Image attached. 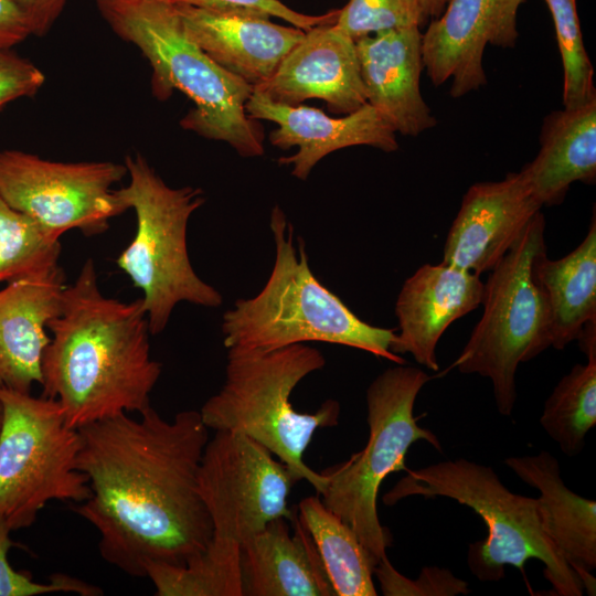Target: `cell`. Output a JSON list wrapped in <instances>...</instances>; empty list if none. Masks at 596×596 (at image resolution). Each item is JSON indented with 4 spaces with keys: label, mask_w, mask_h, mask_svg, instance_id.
Instances as JSON below:
<instances>
[{
    "label": "cell",
    "mask_w": 596,
    "mask_h": 596,
    "mask_svg": "<svg viewBox=\"0 0 596 596\" xmlns=\"http://www.w3.org/2000/svg\"><path fill=\"white\" fill-rule=\"evenodd\" d=\"M138 414L78 428L77 469L91 496L73 511L96 529L108 564L146 577L151 564H187L212 539L198 483L209 428L198 411L171 421L151 405Z\"/></svg>",
    "instance_id": "1"
},
{
    "label": "cell",
    "mask_w": 596,
    "mask_h": 596,
    "mask_svg": "<svg viewBox=\"0 0 596 596\" xmlns=\"http://www.w3.org/2000/svg\"><path fill=\"white\" fill-rule=\"evenodd\" d=\"M47 330L42 396L61 404L68 426L78 429L150 406L162 366L150 354L142 299L124 302L105 296L92 258L66 285L62 309Z\"/></svg>",
    "instance_id": "2"
},
{
    "label": "cell",
    "mask_w": 596,
    "mask_h": 596,
    "mask_svg": "<svg viewBox=\"0 0 596 596\" xmlns=\"http://www.w3.org/2000/svg\"><path fill=\"white\" fill-rule=\"evenodd\" d=\"M113 32L134 44L152 70L151 91L159 100L174 91L194 107L181 119L183 129L227 142L242 157L264 155V132L248 117L254 87L213 61L185 32L168 0H95Z\"/></svg>",
    "instance_id": "3"
},
{
    "label": "cell",
    "mask_w": 596,
    "mask_h": 596,
    "mask_svg": "<svg viewBox=\"0 0 596 596\" xmlns=\"http://www.w3.org/2000/svg\"><path fill=\"white\" fill-rule=\"evenodd\" d=\"M275 262L262 290L241 298L223 313L222 334L228 349L267 352L291 344L324 342L347 345L376 358L405 364L391 351L394 329L372 326L312 274L305 241L297 236L284 212L275 206L270 215Z\"/></svg>",
    "instance_id": "4"
},
{
    "label": "cell",
    "mask_w": 596,
    "mask_h": 596,
    "mask_svg": "<svg viewBox=\"0 0 596 596\" xmlns=\"http://www.w3.org/2000/svg\"><path fill=\"white\" fill-rule=\"evenodd\" d=\"M326 364L322 353L306 343L267 352L227 350L221 390L202 406L207 428L244 434L286 465L296 482L308 481L321 493L327 479L304 461L318 428L338 425L340 404L324 401L315 413H300L290 402L295 387Z\"/></svg>",
    "instance_id": "5"
},
{
    "label": "cell",
    "mask_w": 596,
    "mask_h": 596,
    "mask_svg": "<svg viewBox=\"0 0 596 596\" xmlns=\"http://www.w3.org/2000/svg\"><path fill=\"white\" fill-rule=\"evenodd\" d=\"M406 471L383 497L386 505L411 496L445 497L481 517L488 534L471 543L467 553L468 567L479 581L498 582L507 565L523 571L528 560L536 558L557 595H583L581 578L545 529L538 498L511 492L491 467L465 458Z\"/></svg>",
    "instance_id": "6"
},
{
    "label": "cell",
    "mask_w": 596,
    "mask_h": 596,
    "mask_svg": "<svg viewBox=\"0 0 596 596\" xmlns=\"http://www.w3.org/2000/svg\"><path fill=\"white\" fill-rule=\"evenodd\" d=\"M129 182L116 194L136 215L131 242L116 258L118 268L142 292L150 333H161L179 302L217 308L221 292L192 267L187 230L191 215L205 201L199 188L169 187L140 153L125 162Z\"/></svg>",
    "instance_id": "7"
},
{
    "label": "cell",
    "mask_w": 596,
    "mask_h": 596,
    "mask_svg": "<svg viewBox=\"0 0 596 596\" xmlns=\"http://www.w3.org/2000/svg\"><path fill=\"white\" fill-rule=\"evenodd\" d=\"M429 380L422 369L405 364L379 374L366 390L365 447L321 471L327 479L320 493L322 503L353 530L375 564L387 556L392 545V535L377 515L382 481L392 472L407 470L406 454L419 440L443 453L437 436L421 427L414 416L417 395Z\"/></svg>",
    "instance_id": "8"
},
{
    "label": "cell",
    "mask_w": 596,
    "mask_h": 596,
    "mask_svg": "<svg viewBox=\"0 0 596 596\" xmlns=\"http://www.w3.org/2000/svg\"><path fill=\"white\" fill-rule=\"evenodd\" d=\"M545 219L538 212L483 283V312L453 363L464 374L490 380L498 412L510 416L515 374L552 344L544 294L533 277L535 257L546 249Z\"/></svg>",
    "instance_id": "9"
},
{
    "label": "cell",
    "mask_w": 596,
    "mask_h": 596,
    "mask_svg": "<svg viewBox=\"0 0 596 596\" xmlns=\"http://www.w3.org/2000/svg\"><path fill=\"white\" fill-rule=\"evenodd\" d=\"M0 403V518L17 531L52 500H87L88 479L77 469L79 432L67 425L61 404L3 386Z\"/></svg>",
    "instance_id": "10"
},
{
    "label": "cell",
    "mask_w": 596,
    "mask_h": 596,
    "mask_svg": "<svg viewBox=\"0 0 596 596\" xmlns=\"http://www.w3.org/2000/svg\"><path fill=\"white\" fill-rule=\"evenodd\" d=\"M126 175L124 163L0 151V196L57 238L71 230L85 236L107 231L109 221L127 210L114 189Z\"/></svg>",
    "instance_id": "11"
},
{
    "label": "cell",
    "mask_w": 596,
    "mask_h": 596,
    "mask_svg": "<svg viewBox=\"0 0 596 596\" xmlns=\"http://www.w3.org/2000/svg\"><path fill=\"white\" fill-rule=\"evenodd\" d=\"M198 483L212 538L242 545L270 521L294 519L288 497L296 480L285 464L244 434L215 430L204 448Z\"/></svg>",
    "instance_id": "12"
},
{
    "label": "cell",
    "mask_w": 596,
    "mask_h": 596,
    "mask_svg": "<svg viewBox=\"0 0 596 596\" xmlns=\"http://www.w3.org/2000/svg\"><path fill=\"white\" fill-rule=\"evenodd\" d=\"M524 0H449L422 33V61L435 86L451 79L454 98L487 84L482 57L488 44L514 47L517 14Z\"/></svg>",
    "instance_id": "13"
},
{
    "label": "cell",
    "mask_w": 596,
    "mask_h": 596,
    "mask_svg": "<svg viewBox=\"0 0 596 596\" xmlns=\"http://www.w3.org/2000/svg\"><path fill=\"white\" fill-rule=\"evenodd\" d=\"M541 207L520 172L472 184L450 225L441 262L479 276L490 272Z\"/></svg>",
    "instance_id": "14"
},
{
    "label": "cell",
    "mask_w": 596,
    "mask_h": 596,
    "mask_svg": "<svg viewBox=\"0 0 596 596\" xmlns=\"http://www.w3.org/2000/svg\"><path fill=\"white\" fill-rule=\"evenodd\" d=\"M254 89L291 106L319 98L334 114L348 115L366 104L355 42L334 22L305 31L274 74Z\"/></svg>",
    "instance_id": "15"
},
{
    "label": "cell",
    "mask_w": 596,
    "mask_h": 596,
    "mask_svg": "<svg viewBox=\"0 0 596 596\" xmlns=\"http://www.w3.org/2000/svg\"><path fill=\"white\" fill-rule=\"evenodd\" d=\"M249 118L265 119L278 127L269 134V142L283 150L298 147L290 157L278 159L291 166V174L306 180L313 167L329 153L352 146H371L392 152L398 149L396 132L370 105L333 118L305 105H286L267 98L254 89L245 105Z\"/></svg>",
    "instance_id": "16"
},
{
    "label": "cell",
    "mask_w": 596,
    "mask_h": 596,
    "mask_svg": "<svg viewBox=\"0 0 596 596\" xmlns=\"http://www.w3.org/2000/svg\"><path fill=\"white\" fill-rule=\"evenodd\" d=\"M483 283L479 275L439 263L421 266L403 284L395 315L398 333L391 347L395 354L438 371L436 347L446 329L481 305Z\"/></svg>",
    "instance_id": "17"
},
{
    "label": "cell",
    "mask_w": 596,
    "mask_h": 596,
    "mask_svg": "<svg viewBox=\"0 0 596 596\" xmlns=\"http://www.w3.org/2000/svg\"><path fill=\"white\" fill-rule=\"evenodd\" d=\"M355 47L366 103L395 132L416 137L436 126L419 89L424 66L418 26L369 35Z\"/></svg>",
    "instance_id": "18"
},
{
    "label": "cell",
    "mask_w": 596,
    "mask_h": 596,
    "mask_svg": "<svg viewBox=\"0 0 596 596\" xmlns=\"http://www.w3.org/2000/svg\"><path fill=\"white\" fill-rule=\"evenodd\" d=\"M65 287L57 265L0 289V386L31 393L41 385L47 324L62 309Z\"/></svg>",
    "instance_id": "19"
},
{
    "label": "cell",
    "mask_w": 596,
    "mask_h": 596,
    "mask_svg": "<svg viewBox=\"0 0 596 596\" xmlns=\"http://www.w3.org/2000/svg\"><path fill=\"white\" fill-rule=\"evenodd\" d=\"M174 6L187 34L220 66L253 87L274 74L305 34L266 18Z\"/></svg>",
    "instance_id": "20"
},
{
    "label": "cell",
    "mask_w": 596,
    "mask_h": 596,
    "mask_svg": "<svg viewBox=\"0 0 596 596\" xmlns=\"http://www.w3.org/2000/svg\"><path fill=\"white\" fill-rule=\"evenodd\" d=\"M278 518L241 545L243 596H336L297 512Z\"/></svg>",
    "instance_id": "21"
},
{
    "label": "cell",
    "mask_w": 596,
    "mask_h": 596,
    "mask_svg": "<svg viewBox=\"0 0 596 596\" xmlns=\"http://www.w3.org/2000/svg\"><path fill=\"white\" fill-rule=\"evenodd\" d=\"M504 464L526 485L539 490L545 529L584 589L595 595L596 502L565 486L558 460L549 451L509 457Z\"/></svg>",
    "instance_id": "22"
},
{
    "label": "cell",
    "mask_w": 596,
    "mask_h": 596,
    "mask_svg": "<svg viewBox=\"0 0 596 596\" xmlns=\"http://www.w3.org/2000/svg\"><path fill=\"white\" fill-rule=\"evenodd\" d=\"M542 206L563 202L572 183L596 181V97L543 120L540 150L519 171Z\"/></svg>",
    "instance_id": "23"
},
{
    "label": "cell",
    "mask_w": 596,
    "mask_h": 596,
    "mask_svg": "<svg viewBox=\"0 0 596 596\" xmlns=\"http://www.w3.org/2000/svg\"><path fill=\"white\" fill-rule=\"evenodd\" d=\"M533 277L542 289L551 320V347L563 350L583 328L596 322V217L581 244L551 259L546 249L534 259Z\"/></svg>",
    "instance_id": "24"
},
{
    "label": "cell",
    "mask_w": 596,
    "mask_h": 596,
    "mask_svg": "<svg viewBox=\"0 0 596 596\" xmlns=\"http://www.w3.org/2000/svg\"><path fill=\"white\" fill-rule=\"evenodd\" d=\"M298 517L311 535L336 596H375L376 565L353 530L324 507L320 494L302 499Z\"/></svg>",
    "instance_id": "25"
},
{
    "label": "cell",
    "mask_w": 596,
    "mask_h": 596,
    "mask_svg": "<svg viewBox=\"0 0 596 596\" xmlns=\"http://www.w3.org/2000/svg\"><path fill=\"white\" fill-rule=\"evenodd\" d=\"M146 577L157 596H243L241 545L212 538L187 564H151Z\"/></svg>",
    "instance_id": "26"
},
{
    "label": "cell",
    "mask_w": 596,
    "mask_h": 596,
    "mask_svg": "<svg viewBox=\"0 0 596 596\" xmlns=\"http://www.w3.org/2000/svg\"><path fill=\"white\" fill-rule=\"evenodd\" d=\"M585 354L587 363L575 364L560 380L540 418L547 435L570 457L584 449L586 435L596 425V348Z\"/></svg>",
    "instance_id": "27"
},
{
    "label": "cell",
    "mask_w": 596,
    "mask_h": 596,
    "mask_svg": "<svg viewBox=\"0 0 596 596\" xmlns=\"http://www.w3.org/2000/svg\"><path fill=\"white\" fill-rule=\"evenodd\" d=\"M61 248L60 238L12 209L0 196V283L60 265Z\"/></svg>",
    "instance_id": "28"
},
{
    "label": "cell",
    "mask_w": 596,
    "mask_h": 596,
    "mask_svg": "<svg viewBox=\"0 0 596 596\" xmlns=\"http://www.w3.org/2000/svg\"><path fill=\"white\" fill-rule=\"evenodd\" d=\"M555 28L563 64V105L577 107L596 97L594 68L585 50L576 0H544Z\"/></svg>",
    "instance_id": "29"
},
{
    "label": "cell",
    "mask_w": 596,
    "mask_h": 596,
    "mask_svg": "<svg viewBox=\"0 0 596 596\" xmlns=\"http://www.w3.org/2000/svg\"><path fill=\"white\" fill-rule=\"evenodd\" d=\"M425 24L417 0H349L334 25L354 42L376 33Z\"/></svg>",
    "instance_id": "30"
},
{
    "label": "cell",
    "mask_w": 596,
    "mask_h": 596,
    "mask_svg": "<svg viewBox=\"0 0 596 596\" xmlns=\"http://www.w3.org/2000/svg\"><path fill=\"white\" fill-rule=\"evenodd\" d=\"M9 524L0 518V596H38L51 593H75L81 596H98L103 590L93 584L67 574L56 573L49 583L35 582L31 574L15 571L9 563L8 553L14 545Z\"/></svg>",
    "instance_id": "31"
},
{
    "label": "cell",
    "mask_w": 596,
    "mask_h": 596,
    "mask_svg": "<svg viewBox=\"0 0 596 596\" xmlns=\"http://www.w3.org/2000/svg\"><path fill=\"white\" fill-rule=\"evenodd\" d=\"M373 575L386 596H454L469 593L467 583L446 568L423 567L418 578L413 581L398 573L387 556L374 566Z\"/></svg>",
    "instance_id": "32"
},
{
    "label": "cell",
    "mask_w": 596,
    "mask_h": 596,
    "mask_svg": "<svg viewBox=\"0 0 596 596\" xmlns=\"http://www.w3.org/2000/svg\"><path fill=\"white\" fill-rule=\"evenodd\" d=\"M173 4H185L209 11L251 15L289 22L292 26L307 31L316 25L336 22L339 9L322 14H305L295 11L279 0H168Z\"/></svg>",
    "instance_id": "33"
},
{
    "label": "cell",
    "mask_w": 596,
    "mask_h": 596,
    "mask_svg": "<svg viewBox=\"0 0 596 596\" xmlns=\"http://www.w3.org/2000/svg\"><path fill=\"white\" fill-rule=\"evenodd\" d=\"M45 82L44 73L12 50L0 52V111L10 103L34 96Z\"/></svg>",
    "instance_id": "34"
},
{
    "label": "cell",
    "mask_w": 596,
    "mask_h": 596,
    "mask_svg": "<svg viewBox=\"0 0 596 596\" xmlns=\"http://www.w3.org/2000/svg\"><path fill=\"white\" fill-rule=\"evenodd\" d=\"M32 35L29 20L13 0H0V52L12 50Z\"/></svg>",
    "instance_id": "35"
},
{
    "label": "cell",
    "mask_w": 596,
    "mask_h": 596,
    "mask_svg": "<svg viewBox=\"0 0 596 596\" xmlns=\"http://www.w3.org/2000/svg\"><path fill=\"white\" fill-rule=\"evenodd\" d=\"M67 0H13L31 25L32 35H45L61 15Z\"/></svg>",
    "instance_id": "36"
},
{
    "label": "cell",
    "mask_w": 596,
    "mask_h": 596,
    "mask_svg": "<svg viewBox=\"0 0 596 596\" xmlns=\"http://www.w3.org/2000/svg\"><path fill=\"white\" fill-rule=\"evenodd\" d=\"M449 0H417L425 24L444 12Z\"/></svg>",
    "instance_id": "37"
},
{
    "label": "cell",
    "mask_w": 596,
    "mask_h": 596,
    "mask_svg": "<svg viewBox=\"0 0 596 596\" xmlns=\"http://www.w3.org/2000/svg\"><path fill=\"white\" fill-rule=\"evenodd\" d=\"M1 421H2V406H1V403H0V426H1Z\"/></svg>",
    "instance_id": "38"
}]
</instances>
